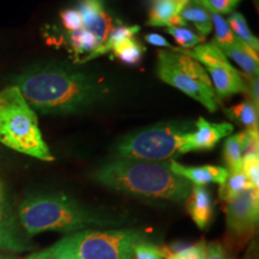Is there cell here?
<instances>
[{
    "instance_id": "obj_2",
    "label": "cell",
    "mask_w": 259,
    "mask_h": 259,
    "mask_svg": "<svg viewBox=\"0 0 259 259\" xmlns=\"http://www.w3.org/2000/svg\"><path fill=\"white\" fill-rule=\"evenodd\" d=\"M94 179L118 192L176 203L186 200L192 190L189 180L170 169L169 161L115 158L96 169Z\"/></svg>"
},
{
    "instance_id": "obj_32",
    "label": "cell",
    "mask_w": 259,
    "mask_h": 259,
    "mask_svg": "<svg viewBox=\"0 0 259 259\" xmlns=\"http://www.w3.org/2000/svg\"><path fill=\"white\" fill-rule=\"evenodd\" d=\"M204 5L220 15L232 14L241 0H200Z\"/></svg>"
},
{
    "instance_id": "obj_22",
    "label": "cell",
    "mask_w": 259,
    "mask_h": 259,
    "mask_svg": "<svg viewBox=\"0 0 259 259\" xmlns=\"http://www.w3.org/2000/svg\"><path fill=\"white\" fill-rule=\"evenodd\" d=\"M69 42L70 46L72 47L73 53L76 56L80 54H89L99 47V42L92 32L87 31L84 28H80L78 30L69 32Z\"/></svg>"
},
{
    "instance_id": "obj_1",
    "label": "cell",
    "mask_w": 259,
    "mask_h": 259,
    "mask_svg": "<svg viewBox=\"0 0 259 259\" xmlns=\"http://www.w3.org/2000/svg\"><path fill=\"white\" fill-rule=\"evenodd\" d=\"M15 85L34 111L48 115L80 112L108 93L105 83L92 74L53 64L25 70Z\"/></svg>"
},
{
    "instance_id": "obj_31",
    "label": "cell",
    "mask_w": 259,
    "mask_h": 259,
    "mask_svg": "<svg viewBox=\"0 0 259 259\" xmlns=\"http://www.w3.org/2000/svg\"><path fill=\"white\" fill-rule=\"evenodd\" d=\"M60 19L64 28L69 32L78 30L83 27L82 17H80L79 12L76 9H64L60 12Z\"/></svg>"
},
{
    "instance_id": "obj_38",
    "label": "cell",
    "mask_w": 259,
    "mask_h": 259,
    "mask_svg": "<svg viewBox=\"0 0 259 259\" xmlns=\"http://www.w3.org/2000/svg\"><path fill=\"white\" fill-rule=\"evenodd\" d=\"M25 259H35V258H32V257H31V255H28V257H27V258H25Z\"/></svg>"
},
{
    "instance_id": "obj_26",
    "label": "cell",
    "mask_w": 259,
    "mask_h": 259,
    "mask_svg": "<svg viewBox=\"0 0 259 259\" xmlns=\"http://www.w3.org/2000/svg\"><path fill=\"white\" fill-rule=\"evenodd\" d=\"M167 32L185 51H190L194 47L199 46L204 41V37L200 36L198 32H194L187 27H179V25L168 27Z\"/></svg>"
},
{
    "instance_id": "obj_23",
    "label": "cell",
    "mask_w": 259,
    "mask_h": 259,
    "mask_svg": "<svg viewBox=\"0 0 259 259\" xmlns=\"http://www.w3.org/2000/svg\"><path fill=\"white\" fill-rule=\"evenodd\" d=\"M228 24L231 27V30L235 34V37L239 40L245 42L246 45L253 48L255 52L259 50V41L258 38L252 34L250 28H248L247 22L244 16L240 12H232V15L229 16Z\"/></svg>"
},
{
    "instance_id": "obj_15",
    "label": "cell",
    "mask_w": 259,
    "mask_h": 259,
    "mask_svg": "<svg viewBox=\"0 0 259 259\" xmlns=\"http://www.w3.org/2000/svg\"><path fill=\"white\" fill-rule=\"evenodd\" d=\"M187 212L200 229H205L212 218V199L209 190L204 186L192 185L186 199Z\"/></svg>"
},
{
    "instance_id": "obj_8",
    "label": "cell",
    "mask_w": 259,
    "mask_h": 259,
    "mask_svg": "<svg viewBox=\"0 0 259 259\" xmlns=\"http://www.w3.org/2000/svg\"><path fill=\"white\" fill-rule=\"evenodd\" d=\"M181 52L203 64L208 70V76L215 90L216 96L228 97L246 92L245 79L238 70L229 63L222 51L211 41L190 51Z\"/></svg>"
},
{
    "instance_id": "obj_37",
    "label": "cell",
    "mask_w": 259,
    "mask_h": 259,
    "mask_svg": "<svg viewBox=\"0 0 259 259\" xmlns=\"http://www.w3.org/2000/svg\"><path fill=\"white\" fill-rule=\"evenodd\" d=\"M0 202H2V185H0Z\"/></svg>"
},
{
    "instance_id": "obj_16",
    "label": "cell",
    "mask_w": 259,
    "mask_h": 259,
    "mask_svg": "<svg viewBox=\"0 0 259 259\" xmlns=\"http://www.w3.org/2000/svg\"><path fill=\"white\" fill-rule=\"evenodd\" d=\"M222 53L226 57H229L231 59L235 61L241 70L244 71L247 77H255L258 76L259 71V60L258 54L253 48L246 45L245 42L239 40L235 37V40L232 44L227 46L220 47Z\"/></svg>"
},
{
    "instance_id": "obj_5",
    "label": "cell",
    "mask_w": 259,
    "mask_h": 259,
    "mask_svg": "<svg viewBox=\"0 0 259 259\" xmlns=\"http://www.w3.org/2000/svg\"><path fill=\"white\" fill-rule=\"evenodd\" d=\"M143 241L134 231H80L65 235L50 247L30 255L35 259H134Z\"/></svg>"
},
{
    "instance_id": "obj_11",
    "label": "cell",
    "mask_w": 259,
    "mask_h": 259,
    "mask_svg": "<svg viewBox=\"0 0 259 259\" xmlns=\"http://www.w3.org/2000/svg\"><path fill=\"white\" fill-rule=\"evenodd\" d=\"M234 131V126L229 122H210L200 118L196 122V130L191 135L190 150H211L215 145Z\"/></svg>"
},
{
    "instance_id": "obj_29",
    "label": "cell",
    "mask_w": 259,
    "mask_h": 259,
    "mask_svg": "<svg viewBox=\"0 0 259 259\" xmlns=\"http://www.w3.org/2000/svg\"><path fill=\"white\" fill-rule=\"evenodd\" d=\"M241 169L244 170L252 187L255 190H259V156L242 158Z\"/></svg>"
},
{
    "instance_id": "obj_9",
    "label": "cell",
    "mask_w": 259,
    "mask_h": 259,
    "mask_svg": "<svg viewBox=\"0 0 259 259\" xmlns=\"http://www.w3.org/2000/svg\"><path fill=\"white\" fill-rule=\"evenodd\" d=\"M226 222L233 238L246 242L254 235L259 218V191L246 190L226 203Z\"/></svg>"
},
{
    "instance_id": "obj_28",
    "label": "cell",
    "mask_w": 259,
    "mask_h": 259,
    "mask_svg": "<svg viewBox=\"0 0 259 259\" xmlns=\"http://www.w3.org/2000/svg\"><path fill=\"white\" fill-rule=\"evenodd\" d=\"M241 156H259V134L258 131L240 132Z\"/></svg>"
},
{
    "instance_id": "obj_20",
    "label": "cell",
    "mask_w": 259,
    "mask_h": 259,
    "mask_svg": "<svg viewBox=\"0 0 259 259\" xmlns=\"http://www.w3.org/2000/svg\"><path fill=\"white\" fill-rule=\"evenodd\" d=\"M253 189L241 168L229 170L225 183L220 185V198L227 203L246 190Z\"/></svg>"
},
{
    "instance_id": "obj_4",
    "label": "cell",
    "mask_w": 259,
    "mask_h": 259,
    "mask_svg": "<svg viewBox=\"0 0 259 259\" xmlns=\"http://www.w3.org/2000/svg\"><path fill=\"white\" fill-rule=\"evenodd\" d=\"M0 143L37 160L54 161L42 137L36 112L15 84L0 92Z\"/></svg>"
},
{
    "instance_id": "obj_19",
    "label": "cell",
    "mask_w": 259,
    "mask_h": 259,
    "mask_svg": "<svg viewBox=\"0 0 259 259\" xmlns=\"http://www.w3.org/2000/svg\"><path fill=\"white\" fill-rule=\"evenodd\" d=\"M225 112L229 118L244 126L246 131H258V107L250 99L233 106L232 108L225 109Z\"/></svg>"
},
{
    "instance_id": "obj_35",
    "label": "cell",
    "mask_w": 259,
    "mask_h": 259,
    "mask_svg": "<svg viewBox=\"0 0 259 259\" xmlns=\"http://www.w3.org/2000/svg\"><path fill=\"white\" fill-rule=\"evenodd\" d=\"M144 38H145V41L148 42V44L153 45V46L168 48V50H170V51H178V48L171 46L169 42L166 40V38H164L163 36H161V35L155 34V32H151V34H147L144 36Z\"/></svg>"
},
{
    "instance_id": "obj_17",
    "label": "cell",
    "mask_w": 259,
    "mask_h": 259,
    "mask_svg": "<svg viewBox=\"0 0 259 259\" xmlns=\"http://www.w3.org/2000/svg\"><path fill=\"white\" fill-rule=\"evenodd\" d=\"M180 17L186 25L193 24L200 36H208L212 30L211 17L200 0H189L180 11Z\"/></svg>"
},
{
    "instance_id": "obj_30",
    "label": "cell",
    "mask_w": 259,
    "mask_h": 259,
    "mask_svg": "<svg viewBox=\"0 0 259 259\" xmlns=\"http://www.w3.org/2000/svg\"><path fill=\"white\" fill-rule=\"evenodd\" d=\"M134 259H163V250L143 240L135 246Z\"/></svg>"
},
{
    "instance_id": "obj_7",
    "label": "cell",
    "mask_w": 259,
    "mask_h": 259,
    "mask_svg": "<svg viewBox=\"0 0 259 259\" xmlns=\"http://www.w3.org/2000/svg\"><path fill=\"white\" fill-rule=\"evenodd\" d=\"M157 74L164 83L202 103L209 112L218 111L219 100L206 71L179 48L158 52Z\"/></svg>"
},
{
    "instance_id": "obj_25",
    "label": "cell",
    "mask_w": 259,
    "mask_h": 259,
    "mask_svg": "<svg viewBox=\"0 0 259 259\" xmlns=\"http://www.w3.org/2000/svg\"><path fill=\"white\" fill-rule=\"evenodd\" d=\"M223 162L226 163L227 170H234L241 168V144L240 134L233 135L227 138L223 145Z\"/></svg>"
},
{
    "instance_id": "obj_14",
    "label": "cell",
    "mask_w": 259,
    "mask_h": 259,
    "mask_svg": "<svg viewBox=\"0 0 259 259\" xmlns=\"http://www.w3.org/2000/svg\"><path fill=\"white\" fill-rule=\"evenodd\" d=\"M31 247L30 241L18 229L15 219L0 203V251L24 252Z\"/></svg>"
},
{
    "instance_id": "obj_36",
    "label": "cell",
    "mask_w": 259,
    "mask_h": 259,
    "mask_svg": "<svg viewBox=\"0 0 259 259\" xmlns=\"http://www.w3.org/2000/svg\"><path fill=\"white\" fill-rule=\"evenodd\" d=\"M162 250H163V259H178L176 255L171 253L170 250L168 247L162 248Z\"/></svg>"
},
{
    "instance_id": "obj_27",
    "label": "cell",
    "mask_w": 259,
    "mask_h": 259,
    "mask_svg": "<svg viewBox=\"0 0 259 259\" xmlns=\"http://www.w3.org/2000/svg\"><path fill=\"white\" fill-rule=\"evenodd\" d=\"M205 246L206 245L204 241H199L192 245L177 242L168 248L178 259H204L205 257Z\"/></svg>"
},
{
    "instance_id": "obj_24",
    "label": "cell",
    "mask_w": 259,
    "mask_h": 259,
    "mask_svg": "<svg viewBox=\"0 0 259 259\" xmlns=\"http://www.w3.org/2000/svg\"><path fill=\"white\" fill-rule=\"evenodd\" d=\"M205 8L208 9L210 17H211L212 28L215 29V38L212 40L213 44H215L219 48L232 44V42L235 40V35L233 34V31L231 30L228 22H227L221 15L218 14L216 11H213L212 9L208 8V6H205Z\"/></svg>"
},
{
    "instance_id": "obj_12",
    "label": "cell",
    "mask_w": 259,
    "mask_h": 259,
    "mask_svg": "<svg viewBox=\"0 0 259 259\" xmlns=\"http://www.w3.org/2000/svg\"><path fill=\"white\" fill-rule=\"evenodd\" d=\"M170 169L184 179L189 180L192 185L204 186L208 184H221L225 183L228 170L225 167L220 166H184L179 162L170 160L169 161Z\"/></svg>"
},
{
    "instance_id": "obj_13",
    "label": "cell",
    "mask_w": 259,
    "mask_h": 259,
    "mask_svg": "<svg viewBox=\"0 0 259 259\" xmlns=\"http://www.w3.org/2000/svg\"><path fill=\"white\" fill-rule=\"evenodd\" d=\"M189 0H153L149 11L148 24L153 27L186 25L180 17V11Z\"/></svg>"
},
{
    "instance_id": "obj_6",
    "label": "cell",
    "mask_w": 259,
    "mask_h": 259,
    "mask_svg": "<svg viewBox=\"0 0 259 259\" xmlns=\"http://www.w3.org/2000/svg\"><path fill=\"white\" fill-rule=\"evenodd\" d=\"M194 131L189 121L160 122L132 132L115 147L118 158L162 162L191 153L190 141Z\"/></svg>"
},
{
    "instance_id": "obj_3",
    "label": "cell",
    "mask_w": 259,
    "mask_h": 259,
    "mask_svg": "<svg viewBox=\"0 0 259 259\" xmlns=\"http://www.w3.org/2000/svg\"><path fill=\"white\" fill-rule=\"evenodd\" d=\"M18 219L23 231L30 236L45 232L71 234L107 222L65 194L29 197L19 205Z\"/></svg>"
},
{
    "instance_id": "obj_34",
    "label": "cell",
    "mask_w": 259,
    "mask_h": 259,
    "mask_svg": "<svg viewBox=\"0 0 259 259\" xmlns=\"http://www.w3.org/2000/svg\"><path fill=\"white\" fill-rule=\"evenodd\" d=\"M246 92L250 95V100L254 103L255 106H259V90H258V76L255 77H247L246 76Z\"/></svg>"
},
{
    "instance_id": "obj_33",
    "label": "cell",
    "mask_w": 259,
    "mask_h": 259,
    "mask_svg": "<svg viewBox=\"0 0 259 259\" xmlns=\"http://www.w3.org/2000/svg\"><path fill=\"white\" fill-rule=\"evenodd\" d=\"M204 259H228L226 251L220 242H210L205 246V257Z\"/></svg>"
},
{
    "instance_id": "obj_18",
    "label": "cell",
    "mask_w": 259,
    "mask_h": 259,
    "mask_svg": "<svg viewBox=\"0 0 259 259\" xmlns=\"http://www.w3.org/2000/svg\"><path fill=\"white\" fill-rule=\"evenodd\" d=\"M139 30H141V28H139L138 25H114V27L111 29V31H109L106 41L103 42L101 46H99L95 51L92 52L89 56H87L84 59H82V63H85V61L92 60L94 58L107 54L109 51L113 50V47H114L115 45H118L119 42H121L122 40H126V38L134 37Z\"/></svg>"
},
{
    "instance_id": "obj_21",
    "label": "cell",
    "mask_w": 259,
    "mask_h": 259,
    "mask_svg": "<svg viewBox=\"0 0 259 259\" xmlns=\"http://www.w3.org/2000/svg\"><path fill=\"white\" fill-rule=\"evenodd\" d=\"M112 51L113 53H114V56L118 58L121 63L127 65H136L142 60V58H143L145 48L138 40L131 37L119 42L118 45H115V46L113 47Z\"/></svg>"
},
{
    "instance_id": "obj_10",
    "label": "cell",
    "mask_w": 259,
    "mask_h": 259,
    "mask_svg": "<svg viewBox=\"0 0 259 259\" xmlns=\"http://www.w3.org/2000/svg\"><path fill=\"white\" fill-rule=\"evenodd\" d=\"M76 10L82 17V28L92 32L101 46L113 28L112 17L107 14L103 0H78Z\"/></svg>"
}]
</instances>
